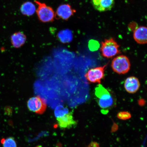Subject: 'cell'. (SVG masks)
<instances>
[{"label":"cell","instance_id":"17","mask_svg":"<svg viewBox=\"0 0 147 147\" xmlns=\"http://www.w3.org/2000/svg\"><path fill=\"white\" fill-rule=\"evenodd\" d=\"M117 117L121 120H127L131 118L130 113L127 111H121L117 113Z\"/></svg>","mask_w":147,"mask_h":147},{"label":"cell","instance_id":"11","mask_svg":"<svg viewBox=\"0 0 147 147\" xmlns=\"http://www.w3.org/2000/svg\"><path fill=\"white\" fill-rule=\"evenodd\" d=\"M134 38L139 44H146L147 41V29L146 27L140 26L136 29L134 32Z\"/></svg>","mask_w":147,"mask_h":147},{"label":"cell","instance_id":"15","mask_svg":"<svg viewBox=\"0 0 147 147\" xmlns=\"http://www.w3.org/2000/svg\"><path fill=\"white\" fill-rule=\"evenodd\" d=\"M1 142L3 147H18L15 140L12 137L2 139Z\"/></svg>","mask_w":147,"mask_h":147},{"label":"cell","instance_id":"19","mask_svg":"<svg viewBox=\"0 0 147 147\" xmlns=\"http://www.w3.org/2000/svg\"></svg>","mask_w":147,"mask_h":147},{"label":"cell","instance_id":"18","mask_svg":"<svg viewBox=\"0 0 147 147\" xmlns=\"http://www.w3.org/2000/svg\"><path fill=\"white\" fill-rule=\"evenodd\" d=\"M100 47L98 42L94 40L90 41L89 44V48L91 51H94L98 49Z\"/></svg>","mask_w":147,"mask_h":147},{"label":"cell","instance_id":"4","mask_svg":"<svg viewBox=\"0 0 147 147\" xmlns=\"http://www.w3.org/2000/svg\"><path fill=\"white\" fill-rule=\"evenodd\" d=\"M27 107L30 111L42 114L46 110L47 104L43 99L36 96L32 97L28 101Z\"/></svg>","mask_w":147,"mask_h":147},{"label":"cell","instance_id":"13","mask_svg":"<svg viewBox=\"0 0 147 147\" xmlns=\"http://www.w3.org/2000/svg\"><path fill=\"white\" fill-rule=\"evenodd\" d=\"M20 11L24 15L30 16L34 13L36 11L35 5L30 1H27L24 3L20 8Z\"/></svg>","mask_w":147,"mask_h":147},{"label":"cell","instance_id":"14","mask_svg":"<svg viewBox=\"0 0 147 147\" xmlns=\"http://www.w3.org/2000/svg\"><path fill=\"white\" fill-rule=\"evenodd\" d=\"M57 36L60 41L63 43H69L73 38L72 32L68 29L60 31L58 34Z\"/></svg>","mask_w":147,"mask_h":147},{"label":"cell","instance_id":"2","mask_svg":"<svg viewBox=\"0 0 147 147\" xmlns=\"http://www.w3.org/2000/svg\"><path fill=\"white\" fill-rule=\"evenodd\" d=\"M119 45L113 38L102 42L100 51L102 56L108 58H113L120 53Z\"/></svg>","mask_w":147,"mask_h":147},{"label":"cell","instance_id":"10","mask_svg":"<svg viewBox=\"0 0 147 147\" xmlns=\"http://www.w3.org/2000/svg\"><path fill=\"white\" fill-rule=\"evenodd\" d=\"M98 98V105L102 109H109L115 105L114 99L109 92L102 95Z\"/></svg>","mask_w":147,"mask_h":147},{"label":"cell","instance_id":"3","mask_svg":"<svg viewBox=\"0 0 147 147\" xmlns=\"http://www.w3.org/2000/svg\"><path fill=\"white\" fill-rule=\"evenodd\" d=\"M111 67L115 72L120 74H125L130 70V61L127 57L120 55L114 58L112 62Z\"/></svg>","mask_w":147,"mask_h":147},{"label":"cell","instance_id":"8","mask_svg":"<svg viewBox=\"0 0 147 147\" xmlns=\"http://www.w3.org/2000/svg\"><path fill=\"white\" fill-rule=\"evenodd\" d=\"M94 8L100 12L111 10L115 5V0H92Z\"/></svg>","mask_w":147,"mask_h":147},{"label":"cell","instance_id":"9","mask_svg":"<svg viewBox=\"0 0 147 147\" xmlns=\"http://www.w3.org/2000/svg\"><path fill=\"white\" fill-rule=\"evenodd\" d=\"M140 83L138 79L136 77H129L125 81L124 88L129 93L133 94L136 92L140 87Z\"/></svg>","mask_w":147,"mask_h":147},{"label":"cell","instance_id":"7","mask_svg":"<svg viewBox=\"0 0 147 147\" xmlns=\"http://www.w3.org/2000/svg\"><path fill=\"white\" fill-rule=\"evenodd\" d=\"M76 12L68 4L61 5L57 9L56 14L58 17L62 20H67Z\"/></svg>","mask_w":147,"mask_h":147},{"label":"cell","instance_id":"1","mask_svg":"<svg viewBox=\"0 0 147 147\" xmlns=\"http://www.w3.org/2000/svg\"><path fill=\"white\" fill-rule=\"evenodd\" d=\"M34 2L38 5L36 12L40 21L43 23H48L54 21L56 15L51 7L39 1H35Z\"/></svg>","mask_w":147,"mask_h":147},{"label":"cell","instance_id":"5","mask_svg":"<svg viewBox=\"0 0 147 147\" xmlns=\"http://www.w3.org/2000/svg\"><path fill=\"white\" fill-rule=\"evenodd\" d=\"M107 64L103 67H98L90 69L85 75L87 80L91 83L100 84L104 77V71Z\"/></svg>","mask_w":147,"mask_h":147},{"label":"cell","instance_id":"16","mask_svg":"<svg viewBox=\"0 0 147 147\" xmlns=\"http://www.w3.org/2000/svg\"><path fill=\"white\" fill-rule=\"evenodd\" d=\"M68 113V109L62 105L57 106L54 111L55 115L57 118L63 117Z\"/></svg>","mask_w":147,"mask_h":147},{"label":"cell","instance_id":"12","mask_svg":"<svg viewBox=\"0 0 147 147\" xmlns=\"http://www.w3.org/2000/svg\"><path fill=\"white\" fill-rule=\"evenodd\" d=\"M11 42L14 47L18 48L25 44L26 37L22 32H16L12 35L11 38Z\"/></svg>","mask_w":147,"mask_h":147},{"label":"cell","instance_id":"6","mask_svg":"<svg viewBox=\"0 0 147 147\" xmlns=\"http://www.w3.org/2000/svg\"><path fill=\"white\" fill-rule=\"evenodd\" d=\"M59 126L62 129L72 128L76 125L77 122L74 118L72 112H70L57 119Z\"/></svg>","mask_w":147,"mask_h":147}]
</instances>
